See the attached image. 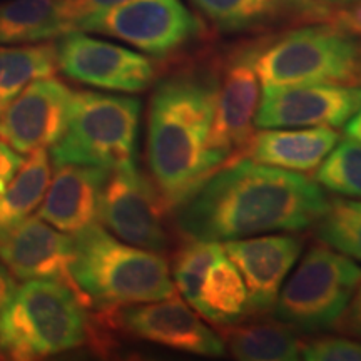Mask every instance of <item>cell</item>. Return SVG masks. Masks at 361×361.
Returning a JSON list of instances; mask_svg holds the SVG:
<instances>
[{
	"mask_svg": "<svg viewBox=\"0 0 361 361\" xmlns=\"http://www.w3.org/2000/svg\"><path fill=\"white\" fill-rule=\"evenodd\" d=\"M328 201L310 176L238 157L176 207V226L186 239L201 241L296 233L316 224Z\"/></svg>",
	"mask_w": 361,
	"mask_h": 361,
	"instance_id": "6da1fadb",
	"label": "cell"
},
{
	"mask_svg": "<svg viewBox=\"0 0 361 361\" xmlns=\"http://www.w3.org/2000/svg\"><path fill=\"white\" fill-rule=\"evenodd\" d=\"M216 78L179 72L161 80L147 117V164L169 209L223 166L209 151Z\"/></svg>",
	"mask_w": 361,
	"mask_h": 361,
	"instance_id": "7a4b0ae2",
	"label": "cell"
},
{
	"mask_svg": "<svg viewBox=\"0 0 361 361\" xmlns=\"http://www.w3.org/2000/svg\"><path fill=\"white\" fill-rule=\"evenodd\" d=\"M72 286L104 314L124 306L176 296L168 259L121 241L97 223L75 233Z\"/></svg>",
	"mask_w": 361,
	"mask_h": 361,
	"instance_id": "3957f363",
	"label": "cell"
},
{
	"mask_svg": "<svg viewBox=\"0 0 361 361\" xmlns=\"http://www.w3.org/2000/svg\"><path fill=\"white\" fill-rule=\"evenodd\" d=\"M84 305L62 279H29L0 313V355L27 361L79 348L90 329Z\"/></svg>",
	"mask_w": 361,
	"mask_h": 361,
	"instance_id": "277c9868",
	"label": "cell"
},
{
	"mask_svg": "<svg viewBox=\"0 0 361 361\" xmlns=\"http://www.w3.org/2000/svg\"><path fill=\"white\" fill-rule=\"evenodd\" d=\"M255 67L263 90L322 82L358 84L361 45L355 35L331 22H318L256 49Z\"/></svg>",
	"mask_w": 361,
	"mask_h": 361,
	"instance_id": "5b68a950",
	"label": "cell"
},
{
	"mask_svg": "<svg viewBox=\"0 0 361 361\" xmlns=\"http://www.w3.org/2000/svg\"><path fill=\"white\" fill-rule=\"evenodd\" d=\"M141 102L129 96L72 92L64 134L51 147L54 166L84 164L104 169L134 162Z\"/></svg>",
	"mask_w": 361,
	"mask_h": 361,
	"instance_id": "8992f818",
	"label": "cell"
},
{
	"mask_svg": "<svg viewBox=\"0 0 361 361\" xmlns=\"http://www.w3.org/2000/svg\"><path fill=\"white\" fill-rule=\"evenodd\" d=\"M361 281V268L326 245L310 247L279 290L273 318L296 333L335 328Z\"/></svg>",
	"mask_w": 361,
	"mask_h": 361,
	"instance_id": "52a82bcc",
	"label": "cell"
},
{
	"mask_svg": "<svg viewBox=\"0 0 361 361\" xmlns=\"http://www.w3.org/2000/svg\"><path fill=\"white\" fill-rule=\"evenodd\" d=\"M201 29V22L180 0H128L75 25L80 32L109 35L154 57L178 52Z\"/></svg>",
	"mask_w": 361,
	"mask_h": 361,
	"instance_id": "ba28073f",
	"label": "cell"
},
{
	"mask_svg": "<svg viewBox=\"0 0 361 361\" xmlns=\"http://www.w3.org/2000/svg\"><path fill=\"white\" fill-rule=\"evenodd\" d=\"M166 209L169 207L156 184L134 162L109 171L101 194L99 221L121 241L147 251L168 250Z\"/></svg>",
	"mask_w": 361,
	"mask_h": 361,
	"instance_id": "9c48e42d",
	"label": "cell"
},
{
	"mask_svg": "<svg viewBox=\"0 0 361 361\" xmlns=\"http://www.w3.org/2000/svg\"><path fill=\"white\" fill-rule=\"evenodd\" d=\"M56 56L57 69L66 78L99 89L135 94L156 78V67L146 56L80 30L61 35Z\"/></svg>",
	"mask_w": 361,
	"mask_h": 361,
	"instance_id": "30bf717a",
	"label": "cell"
},
{
	"mask_svg": "<svg viewBox=\"0 0 361 361\" xmlns=\"http://www.w3.org/2000/svg\"><path fill=\"white\" fill-rule=\"evenodd\" d=\"M255 51H243L229 59L216 78L209 151L223 164L238 159L255 134L261 89Z\"/></svg>",
	"mask_w": 361,
	"mask_h": 361,
	"instance_id": "8fae6325",
	"label": "cell"
},
{
	"mask_svg": "<svg viewBox=\"0 0 361 361\" xmlns=\"http://www.w3.org/2000/svg\"><path fill=\"white\" fill-rule=\"evenodd\" d=\"M361 107V84L322 82L263 90L255 126L341 128Z\"/></svg>",
	"mask_w": 361,
	"mask_h": 361,
	"instance_id": "7c38bea8",
	"label": "cell"
},
{
	"mask_svg": "<svg viewBox=\"0 0 361 361\" xmlns=\"http://www.w3.org/2000/svg\"><path fill=\"white\" fill-rule=\"evenodd\" d=\"M107 316L128 335L166 348L200 356H221L226 351L223 338L202 322L196 310L174 296L124 306Z\"/></svg>",
	"mask_w": 361,
	"mask_h": 361,
	"instance_id": "4fadbf2b",
	"label": "cell"
},
{
	"mask_svg": "<svg viewBox=\"0 0 361 361\" xmlns=\"http://www.w3.org/2000/svg\"><path fill=\"white\" fill-rule=\"evenodd\" d=\"M72 90L51 75L29 84L0 114V139L19 154L52 147L64 134Z\"/></svg>",
	"mask_w": 361,
	"mask_h": 361,
	"instance_id": "5bb4252c",
	"label": "cell"
},
{
	"mask_svg": "<svg viewBox=\"0 0 361 361\" xmlns=\"http://www.w3.org/2000/svg\"><path fill=\"white\" fill-rule=\"evenodd\" d=\"M223 250L245 279L247 311L268 313L303 250V239L293 234H268L223 241Z\"/></svg>",
	"mask_w": 361,
	"mask_h": 361,
	"instance_id": "9a60e30c",
	"label": "cell"
},
{
	"mask_svg": "<svg viewBox=\"0 0 361 361\" xmlns=\"http://www.w3.org/2000/svg\"><path fill=\"white\" fill-rule=\"evenodd\" d=\"M72 258L74 238L59 233L39 216H29L0 238V259L20 279L52 278L72 286Z\"/></svg>",
	"mask_w": 361,
	"mask_h": 361,
	"instance_id": "2e32d148",
	"label": "cell"
},
{
	"mask_svg": "<svg viewBox=\"0 0 361 361\" xmlns=\"http://www.w3.org/2000/svg\"><path fill=\"white\" fill-rule=\"evenodd\" d=\"M37 216L59 231L75 234L99 221L102 188L109 169L84 164L56 166Z\"/></svg>",
	"mask_w": 361,
	"mask_h": 361,
	"instance_id": "e0dca14e",
	"label": "cell"
},
{
	"mask_svg": "<svg viewBox=\"0 0 361 361\" xmlns=\"http://www.w3.org/2000/svg\"><path fill=\"white\" fill-rule=\"evenodd\" d=\"M338 141L340 133L326 126L261 129L252 134L245 152L250 159L261 164L306 174L318 169Z\"/></svg>",
	"mask_w": 361,
	"mask_h": 361,
	"instance_id": "ac0fdd59",
	"label": "cell"
},
{
	"mask_svg": "<svg viewBox=\"0 0 361 361\" xmlns=\"http://www.w3.org/2000/svg\"><path fill=\"white\" fill-rule=\"evenodd\" d=\"M71 32L62 0H8L0 4V45L35 44Z\"/></svg>",
	"mask_w": 361,
	"mask_h": 361,
	"instance_id": "d6986e66",
	"label": "cell"
},
{
	"mask_svg": "<svg viewBox=\"0 0 361 361\" xmlns=\"http://www.w3.org/2000/svg\"><path fill=\"white\" fill-rule=\"evenodd\" d=\"M224 346L233 358L241 361H296L301 360V341L286 324L259 322L250 324H226Z\"/></svg>",
	"mask_w": 361,
	"mask_h": 361,
	"instance_id": "ffe728a7",
	"label": "cell"
},
{
	"mask_svg": "<svg viewBox=\"0 0 361 361\" xmlns=\"http://www.w3.org/2000/svg\"><path fill=\"white\" fill-rule=\"evenodd\" d=\"M49 183L51 156L45 147L35 149L0 194V238L34 213L44 200Z\"/></svg>",
	"mask_w": 361,
	"mask_h": 361,
	"instance_id": "44dd1931",
	"label": "cell"
},
{
	"mask_svg": "<svg viewBox=\"0 0 361 361\" xmlns=\"http://www.w3.org/2000/svg\"><path fill=\"white\" fill-rule=\"evenodd\" d=\"M197 313L218 326L239 323L247 313L245 279L236 264L226 256L224 250L207 271Z\"/></svg>",
	"mask_w": 361,
	"mask_h": 361,
	"instance_id": "7402d4cb",
	"label": "cell"
},
{
	"mask_svg": "<svg viewBox=\"0 0 361 361\" xmlns=\"http://www.w3.org/2000/svg\"><path fill=\"white\" fill-rule=\"evenodd\" d=\"M57 71L56 44L35 42L17 47L0 45V114L34 80Z\"/></svg>",
	"mask_w": 361,
	"mask_h": 361,
	"instance_id": "603a6c76",
	"label": "cell"
},
{
	"mask_svg": "<svg viewBox=\"0 0 361 361\" xmlns=\"http://www.w3.org/2000/svg\"><path fill=\"white\" fill-rule=\"evenodd\" d=\"M316 238L331 250L361 261V201L329 200L316 221Z\"/></svg>",
	"mask_w": 361,
	"mask_h": 361,
	"instance_id": "cb8c5ba5",
	"label": "cell"
},
{
	"mask_svg": "<svg viewBox=\"0 0 361 361\" xmlns=\"http://www.w3.org/2000/svg\"><path fill=\"white\" fill-rule=\"evenodd\" d=\"M207 20L226 32L255 29L283 12L279 0H191Z\"/></svg>",
	"mask_w": 361,
	"mask_h": 361,
	"instance_id": "d4e9b609",
	"label": "cell"
},
{
	"mask_svg": "<svg viewBox=\"0 0 361 361\" xmlns=\"http://www.w3.org/2000/svg\"><path fill=\"white\" fill-rule=\"evenodd\" d=\"M223 252L219 241H201V239H186L174 255L173 281L189 306L200 310V296L204 278L211 266Z\"/></svg>",
	"mask_w": 361,
	"mask_h": 361,
	"instance_id": "484cf974",
	"label": "cell"
},
{
	"mask_svg": "<svg viewBox=\"0 0 361 361\" xmlns=\"http://www.w3.org/2000/svg\"><path fill=\"white\" fill-rule=\"evenodd\" d=\"M314 180L340 196L361 200V144L351 137L338 141L314 171Z\"/></svg>",
	"mask_w": 361,
	"mask_h": 361,
	"instance_id": "4316f807",
	"label": "cell"
},
{
	"mask_svg": "<svg viewBox=\"0 0 361 361\" xmlns=\"http://www.w3.org/2000/svg\"><path fill=\"white\" fill-rule=\"evenodd\" d=\"M301 360L308 361H361V341L326 336L301 343Z\"/></svg>",
	"mask_w": 361,
	"mask_h": 361,
	"instance_id": "83f0119b",
	"label": "cell"
},
{
	"mask_svg": "<svg viewBox=\"0 0 361 361\" xmlns=\"http://www.w3.org/2000/svg\"><path fill=\"white\" fill-rule=\"evenodd\" d=\"M124 2H128V0H62V7H64V16L69 22L72 32V30H75V25L85 17L96 16L99 12H104Z\"/></svg>",
	"mask_w": 361,
	"mask_h": 361,
	"instance_id": "f1b7e54d",
	"label": "cell"
},
{
	"mask_svg": "<svg viewBox=\"0 0 361 361\" xmlns=\"http://www.w3.org/2000/svg\"><path fill=\"white\" fill-rule=\"evenodd\" d=\"M284 8H291L298 16H305L314 22H329L335 8L328 0H279Z\"/></svg>",
	"mask_w": 361,
	"mask_h": 361,
	"instance_id": "f546056e",
	"label": "cell"
},
{
	"mask_svg": "<svg viewBox=\"0 0 361 361\" xmlns=\"http://www.w3.org/2000/svg\"><path fill=\"white\" fill-rule=\"evenodd\" d=\"M335 329L361 341V281L351 296L348 306L335 324Z\"/></svg>",
	"mask_w": 361,
	"mask_h": 361,
	"instance_id": "4dcf8cb0",
	"label": "cell"
},
{
	"mask_svg": "<svg viewBox=\"0 0 361 361\" xmlns=\"http://www.w3.org/2000/svg\"><path fill=\"white\" fill-rule=\"evenodd\" d=\"M22 162H24L22 156L17 154V151H13L6 141L0 139V194L11 184L13 176L20 169Z\"/></svg>",
	"mask_w": 361,
	"mask_h": 361,
	"instance_id": "1f68e13d",
	"label": "cell"
},
{
	"mask_svg": "<svg viewBox=\"0 0 361 361\" xmlns=\"http://www.w3.org/2000/svg\"><path fill=\"white\" fill-rule=\"evenodd\" d=\"M329 22L355 35V37L356 35L361 37V0H353V2H350L348 7L338 8V11L333 12Z\"/></svg>",
	"mask_w": 361,
	"mask_h": 361,
	"instance_id": "d6a6232c",
	"label": "cell"
},
{
	"mask_svg": "<svg viewBox=\"0 0 361 361\" xmlns=\"http://www.w3.org/2000/svg\"><path fill=\"white\" fill-rule=\"evenodd\" d=\"M17 290L16 279L12 278V273L4 263H0V313L6 310L8 301L12 300L13 293Z\"/></svg>",
	"mask_w": 361,
	"mask_h": 361,
	"instance_id": "836d02e7",
	"label": "cell"
},
{
	"mask_svg": "<svg viewBox=\"0 0 361 361\" xmlns=\"http://www.w3.org/2000/svg\"><path fill=\"white\" fill-rule=\"evenodd\" d=\"M345 134L346 137L355 139L361 144V107L348 119V123L345 126Z\"/></svg>",
	"mask_w": 361,
	"mask_h": 361,
	"instance_id": "e575fe53",
	"label": "cell"
},
{
	"mask_svg": "<svg viewBox=\"0 0 361 361\" xmlns=\"http://www.w3.org/2000/svg\"><path fill=\"white\" fill-rule=\"evenodd\" d=\"M328 2H331V4H350V2H353V0H328Z\"/></svg>",
	"mask_w": 361,
	"mask_h": 361,
	"instance_id": "d590c367",
	"label": "cell"
}]
</instances>
